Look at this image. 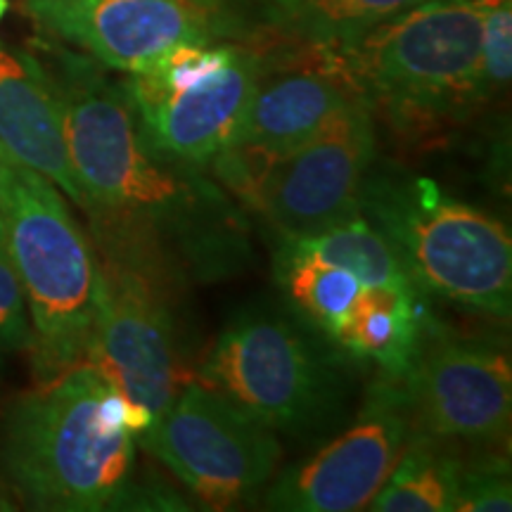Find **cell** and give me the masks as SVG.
Masks as SVG:
<instances>
[{"label": "cell", "mask_w": 512, "mask_h": 512, "mask_svg": "<svg viewBox=\"0 0 512 512\" xmlns=\"http://www.w3.org/2000/svg\"><path fill=\"white\" fill-rule=\"evenodd\" d=\"M31 53L60 107L95 256L174 294L238 275L252 256L245 207L204 166L147 143L105 67L53 38Z\"/></svg>", "instance_id": "6da1fadb"}, {"label": "cell", "mask_w": 512, "mask_h": 512, "mask_svg": "<svg viewBox=\"0 0 512 512\" xmlns=\"http://www.w3.org/2000/svg\"><path fill=\"white\" fill-rule=\"evenodd\" d=\"M136 413L81 363L19 396L0 422V465L31 510H121L136 479Z\"/></svg>", "instance_id": "7a4b0ae2"}, {"label": "cell", "mask_w": 512, "mask_h": 512, "mask_svg": "<svg viewBox=\"0 0 512 512\" xmlns=\"http://www.w3.org/2000/svg\"><path fill=\"white\" fill-rule=\"evenodd\" d=\"M320 53L403 140L465 124L491 98L479 0H430Z\"/></svg>", "instance_id": "3957f363"}, {"label": "cell", "mask_w": 512, "mask_h": 512, "mask_svg": "<svg viewBox=\"0 0 512 512\" xmlns=\"http://www.w3.org/2000/svg\"><path fill=\"white\" fill-rule=\"evenodd\" d=\"M3 245L27 299L31 373L48 384L86 363L95 306L91 238L53 181L0 147Z\"/></svg>", "instance_id": "277c9868"}, {"label": "cell", "mask_w": 512, "mask_h": 512, "mask_svg": "<svg viewBox=\"0 0 512 512\" xmlns=\"http://www.w3.org/2000/svg\"><path fill=\"white\" fill-rule=\"evenodd\" d=\"M358 211L394 247L422 292L510 318L512 240L494 216L448 197L432 178L403 171L368 174Z\"/></svg>", "instance_id": "5b68a950"}, {"label": "cell", "mask_w": 512, "mask_h": 512, "mask_svg": "<svg viewBox=\"0 0 512 512\" xmlns=\"http://www.w3.org/2000/svg\"><path fill=\"white\" fill-rule=\"evenodd\" d=\"M375 162V124L363 100L332 119L306 143L264 155L228 145L209 164L211 176L283 238L316 233L358 211V197Z\"/></svg>", "instance_id": "8992f818"}, {"label": "cell", "mask_w": 512, "mask_h": 512, "mask_svg": "<svg viewBox=\"0 0 512 512\" xmlns=\"http://www.w3.org/2000/svg\"><path fill=\"white\" fill-rule=\"evenodd\" d=\"M195 377L259 425L292 437L328 430L342 411L330 358L275 311L252 309L230 320Z\"/></svg>", "instance_id": "52a82bcc"}, {"label": "cell", "mask_w": 512, "mask_h": 512, "mask_svg": "<svg viewBox=\"0 0 512 512\" xmlns=\"http://www.w3.org/2000/svg\"><path fill=\"white\" fill-rule=\"evenodd\" d=\"M259 67L256 46L181 43L121 83L147 143L209 169L238 133Z\"/></svg>", "instance_id": "ba28073f"}, {"label": "cell", "mask_w": 512, "mask_h": 512, "mask_svg": "<svg viewBox=\"0 0 512 512\" xmlns=\"http://www.w3.org/2000/svg\"><path fill=\"white\" fill-rule=\"evenodd\" d=\"M140 444L207 510H235L271 484L280 463L275 432L190 377L140 434Z\"/></svg>", "instance_id": "9c48e42d"}, {"label": "cell", "mask_w": 512, "mask_h": 512, "mask_svg": "<svg viewBox=\"0 0 512 512\" xmlns=\"http://www.w3.org/2000/svg\"><path fill=\"white\" fill-rule=\"evenodd\" d=\"M169 292L143 273L95 256L93 330L86 363L136 413L140 434L190 380Z\"/></svg>", "instance_id": "30bf717a"}, {"label": "cell", "mask_w": 512, "mask_h": 512, "mask_svg": "<svg viewBox=\"0 0 512 512\" xmlns=\"http://www.w3.org/2000/svg\"><path fill=\"white\" fill-rule=\"evenodd\" d=\"M394 382L420 437L475 446L508 441L512 366L496 339L453 337L430 325Z\"/></svg>", "instance_id": "8fae6325"}, {"label": "cell", "mask_w": 512, "mask_h": 512, "mask_svg": "<svg viewBox=\"0 0 512 512\" xmlns=\"http://www.w3.org/2000/svg\"><path fill=\"white\" fill-rule=\"evenodd\" d=\"M394 377L380 373L363 411L344 432L271 479L264 503L287 512L368 510L413 439Z\"/></svg>", "instance_id": "7c38bea8"}, {"label": "cell", "mask_w": 512, "mask_h": 512, "mask_svg": "<svg viewBox=\"0 0 512 512\" xmlns=\"http://www.w3.org/2000/svg\"><path fill=\"white\" fill-rule=\"evenodd\" d=\"M36 27L100 67L138 74L181 43H211L214 19L192 0H24Z\"/></svg>", "instance_id": "4fadbf2b"}, {"label": "cell", "mask_w": 512, "mask_h": 512, "mask_svg": "<svg viewBox=\"0 0 512 512\" xmlns=\"http://www.w3.org/2000/svg\"><path fill=\"white\" fill-rule=\"evenodd\" d=\"M297 46L280 57L261 53L252 100L230 145L280 155L318 136L361 100L318 48Z\"/></svg>", "instance_id": "5bb4252c"}, {"label": "cell", "mask_w": 512, "mask_h": 512, "mask_svg": "<svg viewBox=\"0 0 512 512\" xmlns=\"http://www.w3.org/2000/svg\"><path fill=\"white\" fill-rule=\"evenodd\" d=\"M0 147L53 181L79 207L81 190L69 162L60 107L31 50L0 46Z\"/></svg>", "instance_id": "9a60e30c"}, {"label": "cell", "mask_w": 512, "mask_h": 512, "mask_svg": "<svg viewBox=\"0 0 512 512\" xmlns=\"http://www.w3.org/2000/svg\"><path fill=\"white\" fill-rule=\"evenodd\" d=\"M275 278L292 309L332 344L375 292L347 268L297 252L283 242L275 252Z\"/></svg>", "instance_id": "2e32d148"}, {"label": "cell", "mask_w": 512, "mask_h": 512, "mask_svg": "<svg viewBox=\"0 0 512 512\" xmlns=\"http://www.w3.org/2000/svg\"><path fill=\"white\" fill-rule=\"evenodd\" d=\"M458 444L413 434L399 463L377 491L375 512H453L463 456Z\"/></svg>", "instance_id": "e0dca14e"}, {"label": "cell", "mask_w": 512, "mask_h": 512, "mask_svg": "<svg viewBox=\"0 0 512 512\" xmlns=\"http://www.w3.org/2000/svg\"><path fill=\"white\" fill-rule=\"evenodd\" d=\"M280 242L320 261L347 268L375 290L425 294L415 285L394 247L361 214L320 228L316 233L283 238Z\"/></svg>", "instance_id": "ac0fdd59"}, {"label": "cell", "mask_w": 512, "mask_h": 512, "mask_svg": "<svg viewBox=\"0 0 512 512\" xmlns=\"http://www.w3.org/2000/svg\"><path fill=\"white\" fill-rule=\"evenodd\" d=\"M422 3L430 0H299L285 34L294 43L332 50Z\"/></svg>", "instance_id": "d6986e66"}, {"label": "cell", "mask_w": 512, "mask_h": 512, "mask_svg": "<svg viewBox=\"0 0 512 512\" xmlns=\"http://www.w3.org/2000/svg\"><path fill=\"white\" fill-rule=\"evenodd\" d=\"M214 19L221 38L261 41L285 34L299 0H192Z\"/></svg>", "instance_id": "ffe728a7"}, {"label": "cell", "mask_w": 512, "mask_h": 512, "mask_svg": "<svg viewBox=\"0 0 512 512\" xmlns=\"http://www.w3.org/2000/svg\"><path fill=\"white\" fill-rule=\"evenodd\" d=\"M458 512H508L512 510L510 463L501 451L477 453L460 467L456 508Z\"/></svg>", "instance_id": "44dd1931"}, {"label": "cell", "mask_w": 512, "mask_h": 512, "mask_svg": "<svg viewBox=\"0 0 512 512\" xmlns=\"http://www.w3.org/2000/svg\"><path fill=\"white\" fill-rule=\"evenodd\" d=\"M482 5V64L489 95L503 91L512 76V3L479 0Z\"/></svg>", "instance_id": "7402d4cb"}, {"label": "cell", "mask_w": 512, "mask_h": 512, "mask_svg": "<svg viewBox=\"0 0 512 512\" xmlns=\"http://www.w3.org/2000/svg\"><path fill=\"white\" fill-rule=\"evenodd\" d=\"M31 320L24 290L12 268L5 245L0 242V361L29 351Z\"/></svg>", "instance_id": "603a6c76"}, {"label": "cell", "mask_w": 512, "mask_h": 512, "mask_svg": "<svg viewBox=\"0 0 512 512\" xmlns=\"http://www.w3.org/2000/svg\"><path fill=\"white\" fill-rule=\"evenodd\" d=\"M10 510H15V503H12L8 482H5L3 472H0V512H10Z\"/></svg>", "instance_id": "cb8c5ba5"}, {"label": "cell", "mask_w": 512, "mask_h": 512, "mask_svg": "<svg viewBox=\"0 0 512 512\" xmlns=\"http://www.w3.org/2000/svg\"><path fill=\"white\" fill-rule=\"evenodd\" d=\"M8 0H0V19H3L5 17V12H8Z\"/></svg>", "instance_id": "d4e9b609"}, {"label": "cell", "mask_w": 512, "mask_h": 512, "mask_svg": "<svg viewBox=\"0 0 512 512\" xmlns=\"http://www.w3.org/2000/svg\"><path fill=\"white\" fill-rule=\"evenodd\" d=\"M0 242H3V226H0Z\"/></svg>", "instance_id": "484cf974"}]
</instances>
